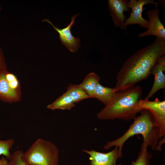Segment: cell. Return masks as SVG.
<instances>
[{
	"label": "cell",
	"instance_id": "obj_7",
	"mask_svg": "<svg viewBox=\"0 0 165 165\" xmlns=\"http://www.w3.org/2000/svg\"><path fill=\"white\" fill-rule=\"evenodd\" d=\"M79 14L78 13L73 16L69 25L66 27L62 29L55 27L47 19L43 20L44 21L47 22L52 25L54 29L59 33L61 43L72 53H75L80 46V38L74 36L71 32V29L74 24L75 20Z\"/></svg>",
	"mask_w": 165,
	"mask_h": 165
},
{
	"label": "cell",
	"instance_id": "obj_1",
	"mask_svg": "<svg viewBox=\"0 0 165 165\" xmlns=\"http://www.w3.org/2000/svg\"><path fill=\"white\" fill-rule=\"evenodd\" d=\"M165 55V40L156 38L147 46L128 58L118 72L115 89L117 91L134 86L147 79L160 59Z\"/></svg>",
	"mask_w": 165,
	"mask_h": 165
},
{
	"label": "cell",
	"instance_id": "obj_15",
	"mask_svg": "<svg viewBox=\"0 0 165 165\" xmlns=\"http://www.w3.org/2000/svg\"><path fill=\"white\" fill-rule=\"evenodd\" d=\"M100 78L94 72H91L85 78L82 82L78 85L91 98H93L94 92L97 84L99 82Z\"/></svg>",
	"mask_w": 165,
	"mask_h": 165
},
{
	"label": "cell",
	"instance_id": "obj_5",
	"mask_svg": "<svg viewBox=\"0 0 165 165\" xmlns=\"http://www.w3.org/2000/svg\"><path fill=\"white\" fill-rule=\"evenodd\" d=\"M137 108L140 112L147 109L150 112L155 125L160 129L162 137H165V101H161L157 98L152 101L141 99Z\"/></svg>",
	"mask_w": 165,
	"mask_h": 165
},
{
	"label": "cell",
	"instance_id": "obj_3",
	"mask_svg": "<svg viewBox=\"0 0 165 165\" xmlns=\"http://www.w3.org/2000/svg\"><path fill=\"white\" fill-rule=\"evenodd\" d=\"M142 92L139 86L118 91L109 103L97 114V118L102 120L134 119L140 112L137 107Z\"/></svg>",
	"mask_w": 165,
	"mask_h": 165
},
{
	"label": "cell",
	"instance_id": "obj_18",
	"mask_svg": "<svg viewBox=\"0 0 165 165\" xmlns=\"http://www.w3.org/2000/svg\"><path fill=\"white\" fill-rule=\"evenodd\" d=\"M14 143V141L13 139H9L2 140L0 139V156L2 155L9 160L12 154L10 150Z\"/></svg>",
	"mask_w": 165,
	"mask_h": 165
},
{
	"label": "cell",
	"instance_id": "obj_20",
	"mask_svg": "<svg viewBox=\"0 0 165 165\" xmlns=\"http://www.w3.org/2000/svg\"><path fill=\"white\" fill-rule=\"evenodd\" d=\"M6 66L3 54L0 48V74L3 71L6 70Z\"/></svg>",
	"mask_w": 165,
	"mask_h": 165
},
{
	"label": "cell",
	"instance_id": "obj_4",
	"mask_svg": "<svg viewBox=\"0 0 165 165\" xmlns=\"http://www.w3.org/2000/svg\"><path fill=\"white\" fill-rule=\"evenodd\" d=\"M22 158L28 165H58L59 151L52 142L38 138L23 152Z\"/></svg>",
	"mask_w": 165,
	"mask_h": 165
},
{
	"label": "cell",
	"instance_id": "obj_10",
	"mask_svg": "<svg viewBox=\"0 0 165 165\" xmlns=\"http://www.w3.org/2000/svg\"><path fill=\"white\" fill-rule=\"evenodd\" d=\"M129 1L125 0H109L108 5L110 15L115 26L121 27L126 20L124 12L130 10L129 6Z\"/></svg>",
	"mask_w": 165,
	"mask_h": 165
},
{
	"label": "cell",
	"instance_id": "obj_8",
	"mask_svg": "<svg viewBox=\"0 0 165 165\" xmlns=\"http://www.w3.org/2000/svg\"><path fill=\"white\" fill-rule=\"evenodd\" d=\"M159 9L155 8L145 13L149 20L148 28L146 31L138 34L139 37L154 35L165 40V29L159 18Z\"/></svg>",
	"mask_w": 165,
	"mask_h": 165
},
{
	"label": "cell",
	"instance_id": "obj_6",
	"mask_svg": "<svg viewBox=\"0 0 165 165\" xmlns=\"http://www.w3.org/2000/svg\"><path fill=\"white\" fill-rule=\"evenodd\" d=\"M159 3L154 0H131L129 2V6L132 10L130 17L126 19L123 25L121 27L123 29L128 25L138 24L141 27L147 29L149 24L148 20L142 16L143 6L147 4L154 5L155 8L158 6Z\"/></svg>",
	"mask_w": 165,
	"mask_h": 165
},
{
	"label": "cell",
	"instance_id": "obj_16",
	"mask_svg": "<svg viewBox=\"0 0 165 165\" xmlns=\"http://www.w3.org/2000/svg\"><path fill=\"white\" fill-rule=\"evenodd\" d=\"M65 92L75 103L91 98L78 85L70 84Z\"/></svg>",
	"mask_w": 165,
	"mask_h": 165
},
{
	"label": "cell",
	"instance_id": "obj_19",
	"mask_svg": "<svg viewBox=\"0 0 165 165\" xmlns=\"http://www.w3.org/2000/svg\"><path fill=\"white\" fill-rule=\"evenodd\" d=\"M23 152L22 150H20L14 152L9 160V165H28L24 162L22 159Z\"/></svg>",
	"mask_w": 165,
	"mask_h": 165
},
{
	"label": "cell",
	"instance_id": "obj_14",
	"mask_svg": "<svg viewBox=\"0 0 165 165\" xmlns=\"http://www.w3.org/2000/svg\"><path fill=\"white\" fill-rule=\"evenodd\" d=\"M75 106V103L73 100L65 92L52 103L48 105L47 108L52 110L58 109L70 110Z\"/></svg>",
	"mask_w": 165,
	"mask_h": 165
},
{
	"label": "cell",
	"instance_id": "obj_12",
	"mask_svg": "<svg viewBox=\"0 0 165 165\" xmlns=\"http://www.w3.org/2000/svg\"><path fill=\"white\" fill-rule=\"evenodd\" d=\"M4 71L0 74V100L8 102L17 101L19 97L18 92L10 86L6 78Z\"/></svg>",
	"mask_w": 165,
	"mask_h": 165
},
{
	"label": "cell",
	"instance_id": "obj_11",
	"mask_svg": "<svg viewBox=\"0 0 165 165\" xmlns=\"http://www.w3.org/2000/svg\"><path fill=\"white\" fill-rule=\"evenodd\" d=\"M165 55L163 56L152 68L151 74L154 76L152 87L145 99L149 100L158 90L165 88Z\"/></svg>",
	"mask_w": 165,
	"mask_h": 165
},
{
	"label": "cell",
	"instance_id": "obj_2",
	"mask_svg": "<svg viewBox=\"0 0 165 165\" xmlns=\"http://www.w3.org/2000/svg\"><path fill=\"white\" fill-rule=\"evenodd\" d=\"M140 112V115L134 119L133 123L125 134L114 141H108L104 146V149L108 150L113 146L118 147L119 158H121L124 143L130 138L140 134L143 139L141 149L150 147L152 150L157 151L159 141L162 137L160 129L155 125L152 116L148 110L143 109Z\"/></svg>",
	"mask_w": 165,
	"mask_h": 165
},
{
	"label": "cell",
	"instance_id": "obj_21",
	"mask_svg": "<svg viewBox=\"0 0 165 165\" xmlns=\"http://www.w3.org/2000/svg\"><path fill=\"white\" fill-rule=\"evenodd\" d=\"M0 165H9L8 160L5 157L0 158Z\"/></svg>",
	"mask_w": 165,
	"mask_h": 165
},
{
	"label": "cell",
	"instance_id": "obj_9",
	"mask_svg": "<svg viewBox=\"0 0 165 165\" xmlns=\"http://www.w3.org/2000/svg\"><path fill=\"white\" fill-rule=\"evenodd\" d=\"M118 147L107 153H103L92 150L83 149V152L89 155L90 162L89 165H117L119 158Z\"/></svg>",
	"mask_w": 165,
	"mask_h": 165
},
{
	"label": "cell",
	"instance_id": "obj_13",
	"mask_svg": "<svg viewBox=\"0 0 165 165\" xmlns=\"http://www.w3.org/2000/svg\"><path fill=\"white\" fill-rule=\"evenodd\" d=\"M117 91L114 88L105 87L99 82L96 86L93 98L97 99L105 106L111 101Z\"/></svg>",
	"mask_w": 165,
	"mask_h": 165
},
{
	"label": "cell",
	"instance_id": "obj_17",
	"mask_svg": "<svg viewBox=\"0 0 165 165\" xmlns=\"http://www.w3.org/2000/svg\"><path fill=\"white\" fill-rule=\"evenodd\" d=\"M152 157L151 154L147 148L141 149L138 158L135 161H132L130 165H150V160ZM119 165H123L120 163Z\"/></svg>",
	"mask_w": 165,
	"mask_h": 165
}]
</instances>
